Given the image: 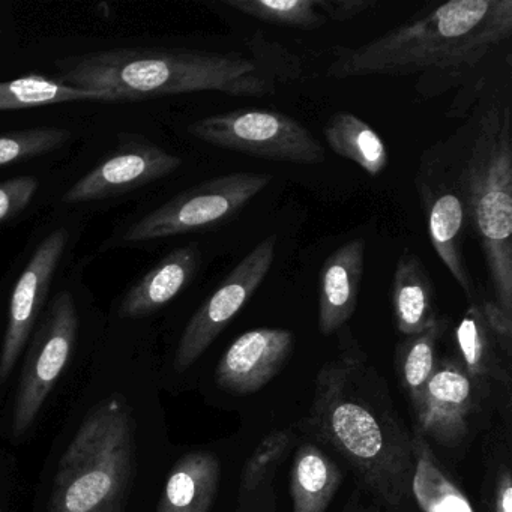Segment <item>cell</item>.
Returning <instances> with one entry per match:
<instances>
[{
	"mask_svg": "<svg viewBox=\"0 0 512 512\" xmlns=\"http://www.w3.org/2000/svg\"><path fill=\"white\" fill-rule=\"evenodd\" d=\"M79 316L70 292L53 298L23 371L14 409L13 433L20 437L34 424L76 346Z\"/></svg>",
	"mask_w": 512,
	"mask_h": 512,
	"instance_id": "30bf717a",
	"label": "cell"
},
{
	"mask_svg": "<svg viewBox=\"0 0 512 512\" xmlns=\"http://www.w3.org/2000/svg\"><path fill=\"white\" fill-rule=\"evenodd\" d=\"M70 139V130L56 127L0 133V167L49 154L62 148Z\"/></svg>",
	"mask_w": 512,
	"mask_h": 512,
	"instance_id": "484cf974",
	"label": "cell"
},
{
	"mask_svg": "<svg viewBox=\"0 0 512 512\" xmlns=\"http://www.w3.org/2000/svg\"><path fill=\"white\" fill-rule=\"evenodd\" d=\"M455 340L463 359L464 370L473 379L505 380L502 364L497 356L496 338L491 334L479 302H470L466 313L455 328Z\"/></svg>",
	"mask_w": 512,
	"mask_h": 512,
	"instance_id": "603a6c76",
	"label": "cell"
},
{
	"mask_svg": "<svg viewBox=\"0 0 512 512\" xmlns=\"http://www.w3.org/2000/svg\"><path fill=\"white\" fill-rule=\"evenodd\" d=\"M448 329V320L439 319L431 328L407 335L397 347V367L401 383L409 395L413 413H418L424 400L425 388L436 371L437 344Z\"/></svg>",
	"mask_w": 512,
	"mask_h": 512,
	"instance_id": "7402d4cb",
	"label": "cell"
},
{
	"mask_svg": "<svg viewBox=\"0 0 512 512\" xmlns=\"http://www.w3.org/2000/svg\"><path fill=\"white\" fill-rule=\"evenodd\" d=\"M308 428L337 451L385 512L412 502L413 434L398 415L385 379L358 347L322 365Z\"/></svg>",
	"mask_w": 512,
	"mask_h": 512,
	"instance_id": "6da1fadb",
	"label": "cell"
},
{
	"mask_svg": "<svg viewBox=\"0 0 512 512\" xmlns=\"http://www.w3.org/2000/svg\"><path fill=\"white\" fill-rule=\"evenodd\" d=\"M494 512H512V481L508 467L500 470L494 491Z\"/></svg>",
	"mask_w": 512,
	"mask_h": 512,
	"instance_id": "4dcf8cb0",
	"label": "cell"
},
{
	"mask_svg": "<svg viewBox=\"0 0 512 512\" xmlns=\"http://www.w3.org/2000/svg\"><path fill=\"white\" fill-rule=\"evenodd\" d=\"M341 512H385L361 487H356Z\"/></svg>",
	"mask_w": 512,
	"mask_h": 512,
	"instance_id": "1f68e13d",
	"label": "cell"
},
{
	"mask_svg": "<svg viewBox=\"0 0 512 512\" xmlns=\"http://www.w3.org/2000/svg\"><path fill=\"white\" fill-rule=\"evenodd\" d=\"M293 439L295 437L289 430H277L268 434L257 446L256 451L253 452L242 470V490H256L268 470L271 469L272 464L278 463L280 458L286 454Z\"/></svg>",
	"mask_w": 512,
	"mask_h": 512,
	"instance_id": "4316f807",
	"label": "cell"
},
{
	"mask_svg": "<svg viewBox=\"0 0 512 512\" xmlns=\"http://www.w3.org/2000/svg\"><path fill=\"white\" fill-rule=\"evenodd\" d=\"M481 403L478 380L454 358L439 359L416 413V433L440 445H460L469 434L470 419Z\"/></svg>",
	"mask_w": 512,
	"mask_h": 512,
	"instance_id": "7c38bea8",
	"label": "cell"
},
{
	"mask_svg": "<svg viewBox=\"0 0 512 512\" xmlns=\"http://www.w3.org/2000/svg\"><path fill=\"white\" fill-rule=\"evenodd\" d=\"M40 188L34 176H16L0 182V224L13 220L32 202Z\"/></svg>",
	"mask_w": 512,
	"mask_h": 512,
	"instance_id": "83f0119b",
	"label": "cell"
},
{
	"mask_svg": "<svg viewBox=\"0 0 512 512\" xmlns=\"http://www.w3.org/2000/svg\"><path fill=\"white\" fill-rule=\"evenodd\" d=\"M226 5L260 22L284 28L313 31L326 23L317 0H227Z\"/></svg>",
	"mask_w": 512,
	"mask_h": 512,
	"instance_id": "d4e9b609",
	"label": "cell"
},
{
	"mask_svg": "<svg viewBox=\"0 0 512 512\" xmlns=\"http://www.w3.org/2000/svg\"><path fill=\"white\" fill-rule=\"evenodd\" d=\"M200 263L197 245H187L167 254L122 301L119 314L125 319L149 316L166 307L196 275Z\"/></svg>",
	"mask_w": 512,
	"mask_h": 512,
	"instance_id": "2e32d148",
	"label": "cell"
},
{
	"mask_svg": "<svg viewBox=\"0 0 512 512\" xmlns=\"http://www.w3.org/2000/svg\"><path fill=\"white\" fill-rule=\"evenodd\" d=\"M317 4L326 20L347 22L370 11L376 2L373 0H317Z\"/></svg>",
	"mask_w": 512,
	"mask_h": 512,
	"instance_id": "f546056e",
	"label": "cell"
},
{
	"mask_svg": "<svg viewBox=\"0 0 512 512\" xmlns=\"http://www.w3.org/2000/svg\"><path fill=\"white\" fill-rule=\"evenodd\" d=\"M412 496L422 512H475L469 497L446 475L428 439L413 433Z\"/></svg>",
	"mask_w": 512,
	"mask_h": 512,
	"instance_id": "ffe728a7",
	"label": "cell"
},
{
	"mask_svg": "<svg viewBox=\"0 0 512 512\" xmlns=\"http://www.w3.org/2000/svg\"><path fill=\"white\" fill-rule=\"evenodd\" d=\"M0 31H2V29H0Z\"/></svg>",
	"mask_w": 512,
	"mask_h": 512,
	"instance_id": "d6a6232c",
	"label": "cell"
},
{
	"mask_svg": "<svg viewBox=\"0 0 512 512\" xmlns=\"http://www.w3.org/2000/svg\"><path fill=\"white\" fill-rule=\"evenodd\" d=\"M118 148L65 193L64 203L112 199L175 173L182 166L178 155L142 136H121Z\"/></svg>",
	"mask_w": 512,
	"mask_h": 512,
	"instance_id": "8fae6325",
	"label": "cell"
},
{
	"mask_svg": "<svg viewBox=\"0 0 512 512\" xmlns=\"http://www.w3.org/2000/svg\"><path fill=\"white\" fill-rule=\"evenodd\" d=\"M136 431L124 395L98 401L59 461L47 512H124L136 469Z\"/></svg>",
	"mask_w": 512,
	"mask_h": 512,
	"instance_id": "277c9868",
	"label": "cell"
},
{
	"mask_svg": "<svg viewBox=\"0 0 512 512\" xmlns=\"http://www.w3.org/2000/svg\"><path fill=\"white\" fill-rule=\"evenodd\" d=\"M74 101H104V98L43 76L0 82V112L40 109Z\"/></svg>",
	"mask_w": 512,
	"mask_h": 512,
	"instance_id": "cb8c5ba5",
	"label": "cell"
},
{
	"mask_svg": "<svg viewBox=\"0 0 512 512\" xmlns=\"http://www.w3.org/2000/svg\"><path fill=\"white\" fill-rule=\"evenodd\" d=\"M295 344L287 329L260 328L245 332L233 341L218 362L215 377L230 394L260 391L286 365Z\"/></svg>",
	"mask_w": 512,
	"mask_h": 512,
	"instance_id": "5bb4252c",
	"label": "cell"
},
{
	"mask_svg": "<svg viewBox=\"0 0 512 512\" xmlns=\"http://www.w3.org/2000/svg\"><path fill=\"white\" fill-rule=\"evenodd\" d=\"M220 461L209 452H190L173 466L157 512H209L217 496Z\"/></svg>",
	"mask_w": 512,
	"mask_h": 512,
	"instance_id": "ac0fdd59",
	"label": "cell"
},
{
	"mask_svg": "<svg viewBox=\"0 0 512 512\" xmlns=\"http://www.w3.org/2000/svg\"><path fill=\"white\" fill-rule=\"evenodd\" d=\"M391 308L398 332L404 337L431 328L440 319L434 286L421 257L404 250L395 265L391 284Z\"/></svg>",
	"mask_w": 512,
	"mask_h": 512,
	"instance_id": "e0dca14e",
	"label": "cell"
},
{
	"mask_svg": "<svg viewBox=\"0 0 512 512\" xmlns=\"http://www.w3.org/2000/svg\"><path fill=\"white\" fill-rule=\"evenodd\" d=\"M188 134L215 148L278 163L320 164L325 148L296 119L269 110L238 109L188 125Z\"/></svg>",
	"mask_w": 512,
	"mask_h": 512,
	"instance_id": "52a82bcc",
	"label": "cell"
},
{
	"mask_svg": "<svg viewBox=\"0 0 512 512\" xmlns=\"http://www.w3.org/2000/svg\"><path fill=\"white\" fill-rule=\"evenodd\" d=\"M445 154L425 157L415 184L427 218L428 236L449 274L463 289L470 302L478 301L475 286L464 256L467 227L470 226L469 199L463 163Z\"/></svg>",
	"mask_w": 512,
	"mask_h": 512,
	"instance_id": "ba28073f",
	"label": "cell"
},
{
	"mask_svg": "<svg viewBox=\"0 0 512 512\" xmlns=\"http://www.w3.org/2000/svg\"><path fill=\"white\" fill-rule=\"evenodd\" d=\"M511 107L494 104L479 118L463 158L470 226L481 244L494 304L512 317Z\"/></svg>",
	"mask_w": 512,
	"mask_h": 512,
	"instance_id": "5b68a950",
	"label": "cell"
},
{
	"mask_svg": "<svg viewBox=\"0 0 512 512\" xmlns=\"http://www.w3.org/2000/svg\"><path fill=\"white\" fill-rule=\"evenodd\" d=\"M365 241L341 245L319 272V331L332 335L344 328L358 307L364 274Z\"/></svg>",
	"mask_w": 512,
	"mask_h": 512,
	"instance_id": "9a60e30c",
	"label": "cell"
},
{
	"mask_svg": "<svg viewBox=\"0 0 512 512\" xmlns=\"http://www.w3.org/2000/svg\"><path fill=\"white\" fill-rule=\"evenodd\" d=\"M59 82L104 101H140L194 92L262 98L274 92L259 65L238 53L136 49L86 53L59 62Z\"/></svg>",
	"mask_w": 512,
	"mask_h": 512,
	"instance_id": "3957f363",
	"label": "cell"
},
{
	"mask_svg": "<svg viewBox=\"0 0 512 512\" xmlns=\"http://www.w3.org/2000/svg\"><path fill=\"white\" fill-rule=\"evenodd\" d=\"M277 244V235L266 236L194 313L176 350V370H188L253 298L274 265Z\"/></svg>",
	"mask_w": 512,
	"mask_h": 512,
	"instance_id": "9c48e42d",
	"label": "cell"
},
{
	"mask_svg": "<svg viewBox=\"0 0 512 512\" xmlns=\"http://www.w3.org/2000/svg\"><path fill=\"white\" fill-rule=\"evenodd\" d=\"M271 181L268 173L250 172L209 179L149 212L125 232L124 241L131 244L160 241L223 226L238 217Z\"/></svg>",
	"mask_w": 512,
	"mask_h": 512,
	"instance_id": "8992f818",
	"label": "cell"
},
{
	"mask_svg": "<svg viewBox=\"0 0 512 512\" xmlns=\"http://www.w3.org/2000/svg\"><path fill=\"white\" fill-rule=\"evenodd\" d=\"M512 34V0H452L358 47H337L334 79L469 70Z\"/></svg>",
	"mask_w": 512,
	"mask_h": 512,
	"instance_id": "7a4b0ae2",
	"label": "cell"
},
{
	"mask_svg": "<svg viewBox=\"0 0 512 512\" xmlns=\"http://www.w3.org/2000/svg\"><path fill=\"white\" fill-rule=\"evenodd\" d=\"M329 148L341 158L352 161L370 176L385 172L388 149L382 137L367 122L349 112H338L325 125Z\"/></svg>",
	"mask_w": 512,
	"mask_h": 512,
	"instance_id": "44dd1931",
	"label": "cell"
},
{
	"mask_svg": "<svg viewBox=\"0 0 512 512\" xmlns=\"http://www.w3.org/2000/svg\"><path fill=\"white\" fill-rule=\"evenodd\" d=\"M343 481L338 464L314 443L296 452L290 473L293 512H326Z\"/></svg>",
	"mask_w": 512,
	"mask_h": 512,
	"instance_id": "d6986e66",
	"label": "cell"
},
{
	"mask_svg": "<svg viewBox=\"0 0 512 512\" xmlns=\"http://www.w3.org/2000/svg\"><path fill=\"white\" fill-rule=\"evenodd\" d=\"M67 242L68 233L64 229L50 233L38 245L14 286L7 332L0 352V383L7 382L28 343Z\"/></svg>",
	"mask_w": 512,
	"mask_h": 512,
	"instance_id": "4fadbf2b",
	"label": "cell"
},
{
	"mask_svg": "<svg viewBox=\"0 0 512 512\" xmlns=\"http://www.w3.org/2000/svg\"><path fill=\"white\" fill-rule=\"evenodd\" d=\"M481 307L482 316L490 328L491 334L496 338L497 344L500 349L511 356L512 344V317L506 316L493 301L479 302Z\"/></svg>",
	"mask_w": 512,
	"mask_h": 512,
	"instance_id": "f1b7e54d",
	"label": "cell"
}]
</instances>
